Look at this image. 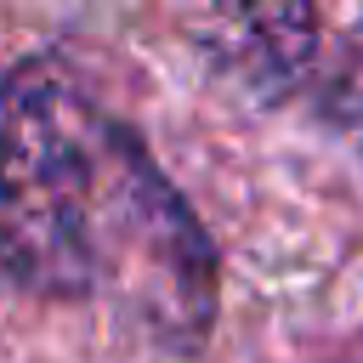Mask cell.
I'll return each mask as SVG.
<instances>
[{"label": "cell", "mask_w": 363, "mask_h": 363, "mask_svg": "<svg viewBox=\"0 0 363 363\" xmlns=\"http://www.w3.org/2000/svg\"><path fill=\"white\" fill-rule=\"evenodd\" d=\"M0 267L40 295L125 284L187 335L210 318L204 233L57 62H23L0 85Z\"/></svg>", "instance_id": "obj_1"}, {"label": "cell", "mask_w": 363, "mask_h": 363, "mask_svg": "<svg viewBox=\"0 0 363 363\" xmlns=\"http://www.w3.org/2000/svg\"><path fill=\"white\" fill-rule=\"evenodd\" d=\"M176 6L193 45L255 96H284L318 51L312 0H176Z\"/></svg>", "instance_id": "obj_2"}, {"label": "cell", "mask_w": 363, "mask_h": 363, "mask_svg": "<svg viewBox=\"0 0 363 363\" xmlns=\"http://www.w3.org/2000/svg\"><path fill=\"white\" fill-rule=\"evenodd\" d=\"M340 113H346L352 130L363 136V34H357V45H352V57H346V74H340Z\"/></svg>", "instance_id": "obj_3"}]
</instances>
